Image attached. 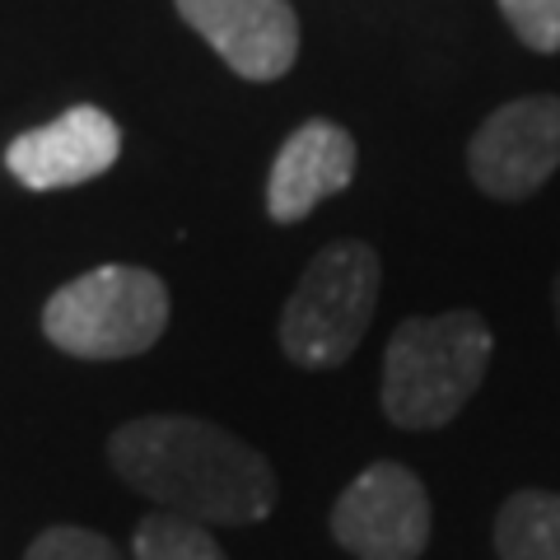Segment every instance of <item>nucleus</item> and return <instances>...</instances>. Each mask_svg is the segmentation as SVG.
<instances>
[{"label": "nucleus", "instance_id": "f257e3e1", "mask_svg": "<svg viewBox=\"0 0 560 560\" xmlns=\"http://www.w3.org/2000/svg\"><path fill=\"white\" fill-rule=\"evenodd\" d=\"M108 463L136 495L191 523H261L276 510L267 453L201 416H140L108 440Z\"/></svg>", "mask_w": 560, "mask_h": 560}, {"label": "nucleus", "instance_id": "f03ea898", "mask_svg": "<svg viewBox=\"0 0 560 560\" xmlns=\"http://www.w3.org/2000/svg\"><path fill=\"white\" fill-rule=\"evenodd\" d=\"M495 331L477 308L397 323L383 350V416L397 430H444L486 383Z\"/></svg>", "mask_w": 560, "mask_h": 560}, {"label": "nucleus", "instance_id": "7ed1b4c3", "mask_svg": "<svg viewBox=\"0 0 560 560\" xmlns=\"http://www.w3.org/2000/svg\"><path fill=\"white\" fill-rule=\"evenodd\" d=\"M383 261L370 243L337 238L304 267L280 308V350L300 370H337L360 350L378 308Z\"/></svg>", "mask_w": 560, "mask_h": 560}, {"label": "nucleus", "instance_id": "20e7f679", "mask_svg": "<svg viewBox=\"0 0 560 560\" xmlns=\"http://www.w3.org/2000/svg\"><path fill=\"white\" fill-rule=\"evenodd\" d=\"M168 285L145 267L108 261L61 285L43 308L47 341L75 360H131L164 337Z\"/></svg>", "mask_w": 560, "mask_h": 560}, {"label": "nucleus", "instance_id": "39448f33", "mask_svg": "<svg viewBox=\"0 0 560 560\" xmlns=\"http://www.w3.org/2000/svg\"><path fill=\"white\" fill-rule=\"evenodd\" d=\"M434 533L425 481L401 463H374L331 504V537L355 560H420Z\"/></svg>", "mask_w": 560, "mask_h": 560}, {"label": "nucleus", "instance_id": "423d86ee", "mask_svg": "<svg viewBox=\"0 0 560 560\" xmlns=\"http://www.w3.org/2000/svg\"><path fill=\"white\" fill-rule=\"evenodd\" d=\"M467 173L490 201H528L560 173V94H523L467 140Z\"/></svg>", "mask_w": 560, "mask_h": 560}, {"label": "nucleus", "instance_id": "0eeeda50", "mask_svg": "<svg viewBox=\"0 0 560 560\" xmlns=\"http://www.w3.org/2000/svg\"><path fill=\"white\" fill-rule=\"evenodd\" d=\"M173 5L238 80L271 84L300 61V14L290 0H173Z\"/></svg>", "mask_w": 560, "mask_h": 560}, {"label": "nucleus", "instance_id": "6e6552de", "mask_svg": "<svg viewBox=\"0 0 560 560\" xmlns=\"http://www.w3.org/2000/svg\"><path fill=\"white\" fill-rule=\"evenodd\" d=\"M117 154H121L117 121L103 108H94V103H75L47 127L14 136L5 150V168L28 191H61L94 183L98 173L117 164Z\"/></svg>", "mask_w": 560, "mask_h": 560}, {"label": "nucleus", "instance_id": "1a4fd4ad", "mask_svg": "<svg viewBox=\"0 0 560 560\" xmlns=\"http://www.w3.org/2000/svg\"><path fill=\"white\" fill-rule=\"evenodd\" d=\"M355 136L327 117H308L285 136L267 173V215L276 224H300L318 201L337 197L355 178Z\"/></svg>", "mask_w": 560, "mask_h": 560}, {"label": "nucleus", "instance_id": "9d476101", "mask_svg": "<svg viewBox=\"0 0 560 560\" xmlns=\"http://www.w3.org/2000/svg\"><path fill=\"white\" fill-rule=\"evenodd\" d=\"M500 560H560V490L523 486L495 510Z\"/></svg>", "mask_w": 560, "mask_h": 560}, {"label": "nucleus", "instance_id": "9b49d317", "mask_svg": "<svg viewBox=\"0 0 560 560\" xmlns=\"http://www.w3.org/2000/svg\"><path fill=\"white\" fill-rule=\"evenodd\" d=\"M131 556L136 560H230L206 523H191L164 510L140 518V528L131 537Z\"/></svg>", "mask_w": 560, "mask_h": 560}, {"label": "nucleus", "instance_id": "f8f14e48", "mask_svg": "<svg viewBox=\"0 0 560 560\" xmlns=\"http://www.w3.org/2000/svg\"><path fill=\"white\" fill-rule=\"evenodd\" d=\"M495 5L523 47L541 51V57L560 51V0H495Z\"/></svg>", "mask_w": 560, "mask_h": 560}, {"label": "nucleus", "instance_id": "ddd939ff", "mask_svg": "<svg viewBox=\"0 0 560 560\" xmlns=\"http://www.w3.org/2000/svg\"><path fill=\"white\" fill-rule=\"evenodd\" d=\"M24 560H121V551L108 537L75 528V523H61V528H47L43 537H33Z\"/></svg>", "mask_w": 560, "mask_h": 560}, {"label": "nucleus", "instance_id": "4468645a", "mask_svg": "<svg viewBox=\"0 0 560 560\" xmlns=\"http://www.w3.org/2000/svg\"><path fill=\"white\" fill-rule=\"evenodd\" d=\"M551 308H556V327H560V271H556V280H551Z\"/></svg>", "mask_w": 560, "mask_h": 560}]
</instances>
